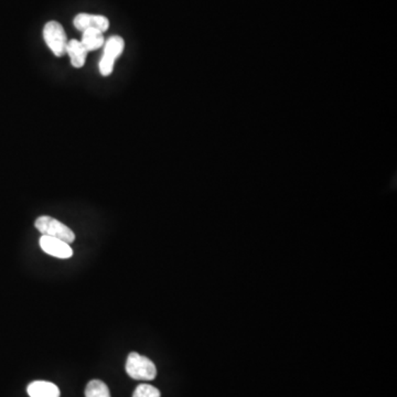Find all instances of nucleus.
Returning a JSON list of instances; mask_svg holds the SVG:
<instances>
[{
	"label": "nucleus",
	"mask_w": 397,
	"mask_h": 397,
	"mask_svg": "<svg viewBox=\"0 0 397 397\" xmlns=\"http://www.w3.org/2000/svg\"><path fill=\"white\" fill-rule=\"evenodd\" d=\"M125 369L127 374L134 380L153 381L157 377L155 363L148 357L138 355L137 352H131L129 355Z\"/></svg>",
	"instance_id": "nucleus-1"
},
{
	"label": "nucleus",
	"mask_w": 397,
	"mask_h": 397,
	"mask_svg": "<svg viewBox=\"0 0 397 397\" xmlns=\"http://www.w3.org/2000/svg\"><path fill=\"white\" fill-rule=\"evenodd\" d=\"M35 229L38 230L42 235L54 237L71 244L76 241V234L66 224L59 220L53 219L51 216L43 215L35 220Z\"/></svg>",
	"instance_id": "nucleus-2"
},
{
	"label": "nucleus",
	"mask_w": 397,
	"mask_h": 397,
	"mask_svg": "<svg viewBox=\"0 0 397 397\" xmlns=\"http://www.w3.org/2000/svg\"><path fill=\"white\" fill-rule=\"evenodd\" d=\"M43 39L54 56L60 58L66 54L68 38L60 23L54 20L47 23L43 27Z\"/></svg>",
	"instance_id": "nucleus-3"
},
{
	"label": "nucleus",
	"mask_w": 397,
	"mask_h": 397,
	"mask_svg": "<svg viewBox=\"0 0 397 397\" xmlns=\"http://www.w3.org/2000/svg\"><path fill=\"white\" fill-rule=\"evenodd\" d=\"M125 49V41L119 35H112L104 43V52L100 61V72L103 76H109L113 73L116 59L122 56Z\"/></svg>",
	"instance_id": "nucleus-4"
},
{
	"label": "nucleus",
	"mask_w": 397,
	"mask_h": 397,
	"mask_svg": "<svg viewBox=\"0 0 397 397\" xmlns=\"http://www.w3.org/2000/svg\"><path fill=\"white\" fill-rule=\"evenodd\" d=\"M73 25L78 30L82 31V32L88 29H96L104 33L109 28V20L105 16L82 13L76 16Z\"/></svg>",
	"instance_id": "nucleus-5"
},
{
	"label": "nucleus",
	"mask_w": 397,
	"mask_h": 397,
	"mask_svg": "<svg viewBox=\"0 0 397 397\" xmlns=\"http://www.w3.org/2000/svg\"><path fill=\"white\" fill-rule=\"evenodd\" d=\"M39 243H40L43 251H46L47 254L57 257V259H70L73 255V249L70 244L61 239L42 235Z\"/></svg>",
	"instance_id": "nucleus-6"
},
{
	"label": "nucleus",
	"mask_w": 397,
	"mask_h": 397,
	"mask_svg": "<svg viewBox=\"0 0 397 397\" xmlns=\"http://www.w3.org/2000/svg\"><path fill=\"white\" fill-rule=\"evenodd\" d=\"M30 397H60V390L56 384L47 381H35L27 387Z\"/></svg>",
	"instance_id": "nucleus-7"
},
{
	"label": "nucleus",
	"mask_w": 397,
	"mask_h": 397,
	"mask_svg": "<svg viewBox=\"0 0 397 397\" xmlns=\"http://www.w3.org/2000/svg\"><path fill=\"white\" fill-rule=\"evenodd\" d=\"M66 53H68L69 57H70L72 66H74L76 69L83 68L88 52V50L84 48L83 45L81 43V41L76 40V39H72V40L68 41V45H66Z\"/></svg>",
	"instance_id": "nucleus-8"
},
{
	"label": "nucleus",
	"mask_w": 397,
	"mask_h": 397,
	"mask_svg": "<svg viewBox=\"0 0 397 397\" xmlns=\"http://www.w3.org/2000/svg\"><path fill=\"white\" fill-rule=\"evenodd\" d=\"M81 43L83 45L88 52H92L104 46L105 38L101 31L96 30V29H88V30L83 31Z\"/></svg>",
	"instance_id": "nucleus-9"
},
{
	"label": "nucleus",
	"mask_w": 397,
	"mask_h": 397,
	"mask_svg": "<svg viewBox=\"0 0 397 397\" xmlns=\"http://www.w3.org/2000/svg\"><path fill=\"white\" fill-rule=\"evenodd\" d=\"M85 397H111V393L103 381L92 380L86 385Z\"/></svg>",
	"instance_id": "nucleus-10"
},
{
	"label": "nucleus",
	"mask_w": 397,
	"mask_h": 397,
	"mask_svg": "<svg viewBox=\"0 0 397 397\" xmlns=\"http://www.w3.org/2000/svg\"><path fill=\"white\" fill-rule=\"evenodd\" d=\"M158 389L149 384H141L134 391L133 397H160Z\"/></svg>",
	"instance_id": "nucleus-11"
}]
</instances>
